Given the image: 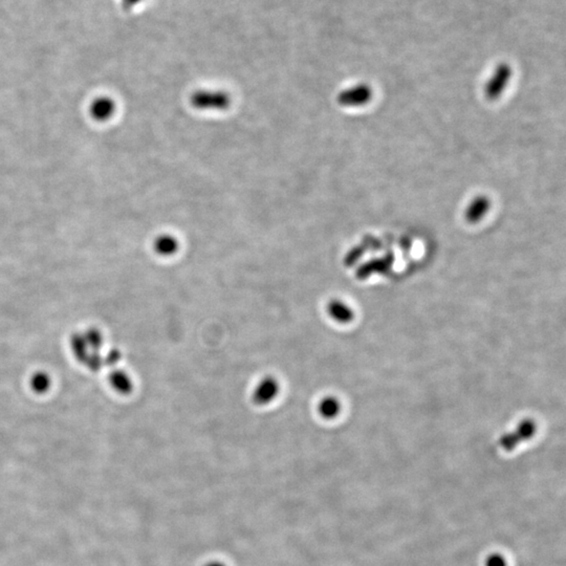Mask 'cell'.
Instances as JSON below:
<instances>
[{
    "mask_svg": "<svg viewBox=\"0 0 566 566\" xmlns=\"http://www.w3.org/2000/svg\"><path fill=\"white\" fill-rule=\"evenodd\" d=\"M190 103L200 111H225L231 104L228 93L220 91H196L192 93Z\"/></svg>",
    "mask_w": 566,
    "mask_h": 566,
    "instance_id": "1",
    "label": "cell"
},
{
    "mask_svg": "<svg viewBox=\"0 0 566 566\" xmlns=\"http://www.w3.org/2000/svg\"><path fill=\"white\" fill-rule=\"evenodd\" d=\"M512 73V68L508 63H500L497 66L494 74L487 83L486 95L490 100H495L500 96L511 80Z\"/></svg>",
    "mask_w": 566,
    "mask_h": 566,
    "instance_id": "2",
    "label": "cell"
},
{
    "mask_svg": "<svg viewBox=\"0 0 566 566\" xmlns=\"http://www.w3.org/2000/svg\"><path fill=\"white\" fill-rule=\"evenodd\" d=\"M280 393V384L274 377H265L259 381L252 393V401L257 406H267L275 401Z\"/></svg>",
    "mask_w": 566,
    "mask_h": 566,
    "instance_id": "3",
    "label": "cell"
},
{
    "mask_svg": "<svg viewBox=\"0 0 566 566\" xmlns=\"http://www.w3.org/2000/svg\"><path fill=\"white\" fill-rule=\"evenodd\" d=\"M372 91L367 84H358L341 91L338 102L342 106H361L371 100Z\"/></svg>",
    "mask_w": 566,
    "mask_h": 566,
    "instance_id": "4",
    "label": "cell"
},
{
    "mask_svg": "<svg viewBox=\"0 0 566 566\" xmlns=\"http://www.w3.org/2000/svg\"><path fill=\"white\" fill-rule=\"evenodd\" d=\"M117 104L113 98L109 96H100L93 99L89 105V115L95 121L105 123L115 115Z\"/></svg>",
    "mask_w": 566,
    "mask_h": 566,
    "instance_id": "5",
    "label": "cell"
},
{
    "mask_svg": "<svg viewBox=\"0 0 566 566\" xmlns=\"http://www.w3.org/2000/svg\"><path fill=\"white\" fill-rule=\"evenodd\" d=\"M109 382L111 388L120 395H127L133 393V379L123 369L115 368L111 370L109 375Z\"/></svg>",
    "mask_w": 566,
    "mask_h": 566,
    "instance_id": "6",
    "label": "cell"
},
{
    "mask_svg": "<svg viewBox=\"0 0 566 566\" xmlns=\"http://www.w3.org/2000/svg\"><path fill=\"white\" fill-rule=\"evenodd\" d=\"M490 209V200L487 196H478L472 200L466 211V218L469 223L475 224L484 218Z\"/></svg>",
    "mask_w": 566,
    "mask_h": 566,
    "instance_id": "7",
    "label": "cell"
},
{
    "mask_svg": "<svg viewBox=\"0 0 566 566\" xmlns=\"http://www.w3.org/2000/svg\"><path fill=\"white\" fill-rule=\"evenodd\" d=\"M53 379L48 371L37 370L30 375V387L36 395H46L52 388Z\"/></svg>",
    "mask_w": 566,
    "mask_h": 566,
    "instance_id": "8",
    "label": "cell"
},
{
    "mask_svg": "<svg viewBox=\"0 0 566 566\" xmlns=\"http://www.w3.org/2000/svg\"><path fill=\"white\" fill-rule=\"evenodd\" d=\"M70 348L73 356L81 364L84 365L87 357L91 354V350L87 346L86 341L83 337L82 332H74L70 338Z\"/></svg>",
    "mask_w": 566,
    "mask_h": 566,
    "instance_id": "9",
    "label": "cell"
},
{
    "mask_svg": "<svg viewBox=\"0 0 566 566\" xmlns=\"http://www.w3.org/2000/svg\"><path fill=\"white\" fill-rule=\"evenodd\" d=\"M153 249L156 254L161 255V256H171L178 252V241L171 235H161V236L156 237L154 240Z\"/></svg>",
    "mask_w": 566,
    "mask_h": 566,
    "instance_id": "10",
    "label": "cell"
},
{
    "mask_svg": "<svg viewBox=\"0 0 566 566\" xmlns=\"http://www.w3.org/2000/svg\"><path fill=\"white\" fill-rule=\"evenodd\" d=\"M328 312L332 319L340 323H348L354 317L352 310L339 300H332L328 304Z\"/></svg>",
    "mask_w": 566,
    "mask_h": 566,
    "instance_id": "11",
    "label": "cell"
},
{
    "mask_svg": "<svg viewBox=\"0 0 566 566\" xmlns=\"http://www.w3.org/2000/svg\"><path fill=\"white\" fill-rule=\"evenodd\" d=\"M341 411V405L336 397H326L320 401L318 411L324 419H334Z\"/></svg>",
    "mask_w": 566,
    "mask_h": 566,
    "instance_id": "12",
    "label": "cell"
},
{
    "mask_svg": "<svg viewBox=\"0 0 566 566\" xmlns=\"http://www.w3.org/2000/svg\"><path fill=\"white\" fill-rule=\"evenodd\" d=\"M82 334L91 352H101L104 344V336L99 328H88Z\"/></svg>",
    "mask_w": 566,
    "mask_h": 566,
    "instance_id": "13",
    "label": "cell"
},
{
    "mask_svg": "<svg viewBox=\"0 0 566 566\" xmlns=\"http://www.w3.org/2000/svg\"><path fill=\"white\" fill-rule=\"evenodd\" d=\"M389 263H390L389 259L388 261H387V259H377V261H369L366 265H362V267L359 269L358 277H368L372 272L383 271V270L386 269Z\"/></svg>",
    "mask_w": 566,
    "mask_h": 566,
    "instance_id": "14",
    "label": "cell"
},
{
    "mask_svg": "<svg viewBox=\"0 0 566 566\" xmlns=\"http://www.w3.org/2000/svg\"><path fill=\"white\" fill-rule=\"evenodd\" d=\"M103 357L105 366H115L121 361L122 352L117 348H113Z\"/></svg>",
    "mask_w": 566,
    "mask_h": 566,
    "instance_id": "15",
    "label": "cell"
},
{
    "mask_svg": "<svg viewBox=\"0 0 566 566\" xmlns=\"http://www.w3.org/2000/svg\"><path fill=\"white\" fill-rule=\"evenodd\" d=\"M363 249L362 247H355L352 249V251L348 253V256H346V259H345V263L346 265H352L355 261H358L360 259L361 255H362Z\"/></svg>",
    "mask_w": 566,
    "mask_h": 566,
    "instance_id": "16",
    "label": "cell"
},
{
    "mask_svg": "<svg viewBox=\"0 0 566 566\" xmlns=\"http://www.w3.org/2000/svg\"><path fill=\"white\" fill-rule=\"evenodd\" d=\"M487 566H506V562L500 556H492L489 558Z\"/></svg>",
    "mask_w": 566,
    "mask_h": 566,
    "instance_id": "17",
    "label": "cell"
},
{
    "mask_svg": "<svg viewBox=\"0 0 566 566\" xmlns=\"http://www.w3.org/2000/svg\"><path fill=\"white\" fill-rule=\"evenodd\" d=\"M143 0H121L124 9L131 10L139 6Z\"/></svg>",
    "mask_w": 566,
    "mask_h": 566,
    "instance_id": "18",
    "label": "cell"
},
{
    "mask_svg": "<svg viewBox=\"0 0 566 566\" xmlns=\"http://www.w3.org/2000/svg\"><path fill=\"white\" fill-rule=\"evenodd\" d=\"M205 566H226V565H225V564L220 563V562L215 561V562H211V563H208V564H207V565H205Z\"/></svg>",
    "mask_w": 566,
    "mask_h": 566,
    "instance_id": "19",
    "label": "cell"
}]
</instances>
